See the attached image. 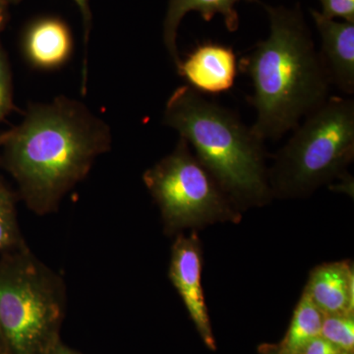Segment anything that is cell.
Instances as JSON below:
<instances>
[{"instance_id":"6da1fadb","label":"cell","mask_w":354,"mask_h":354,"mask_svg":"<svg viewBox=\"0 0 354 354\" xmlns=\"http://www.w3.org/2000/svg\"><path fill=\"white\" fill-rule=\"evenodd\" d=\"M109 127L76 100L60 95L32 104L9 130L2 165L15 179L32 213H55L62 198L88 176L95 158L111 150Z\"/></svg>"},{"instance_id":"7a4b0ae2","label":"cell","mask_w":354,"mask_h":354,"mask_svg":"<svg viewBox=\"0 0 354 354\" xmlns=\"http://www.w3.org/2000/svg\"><path fill=\"white\" fill-rule=\"evenodd\" d=\"M270 35L239 60L250 77L255 109L252 129L261 139L281 138L330 97V82L304 14L295 8L263 4Z\"/></svg>"},{"instance_id":"3957f363","label":"cell","mask_w":354,"mask_h":354,"mask_svg":"<svg viewBox=\"0 0 354 354\" xmlns=\"http://www.w3.org/2000/svg\"><path fill=\"white\" fill-rule=\"evenodd\" d=\"M164 124L193 147L230 200L262 204L269 198L264 140L232 109L184 85L167 100Z\"/></svg>"},{"instance_id":"277c9868","label":"cell","mask_w":354,"mask_h":354,"mask_svg":"<svg viewBox=\"0 0 354 354\" xmlns=\"http://www.w3.org/2000/svg\"><path fill=\"white\" fill-rule=\"evenodd\" d=\"M64 279L29 247L1 254L0 332L9 354H50L62 342Z\"/></svg>"},{"instance_id":"5b68a950","label":"cell","mask_w":354,"mask_h":354,"mask_svg":"<svg viewBox=\"0 0 354 354\" xmlns=\"http://www.w3.org/2000/svg\"><path fill=\"white\" fill-rule=\"evenodd\" d=\"M271 174L278 194L301 196L339 176L354 156V101L330 95L292 130Z\"/></svg>"},{"instance_id":"8992f818","label":"cell","mask_w":354,"mask_h":354,"mask_svg":"<svg viewBox=\"0 0 354 354\" xmlns=\"http://www.w3.org/2000/svg\"><path fill=\"white\" fill-rule=\"evenodd\" d=\"M143 181L169 234L232 218L230 198L183 138L171 153L144 172Z\"/></svg>"},{"instance_id":"52a82bcc","label":"cell","mask_w":354,"mask_h":354,"mask_svg":"<svg viewBox=\"0 0 354 354\" xmlns=\"http://www.w3.org/2000/svg\"><path fill=\"white\" fill-rule=\"evenodd\" d=\"M201 274L202 253L197 235H179L172 245L169 279L183 298L203 341L215 351L216 341L205 304Z\"/></svg>"},{"instance_id":"ba28073f","label":"cell","mask_w":354,"mask_h":354,"mask_svg":"<svg viewBox=\"0 0 354 354\" xmlns=\"http://www.w3.org/2000/svg\"><path fill=\"white\" fill-rule=\"evenodd\" d=\"M176 72L202 95H220L234 88L239 71L234 48L205 41L181 58Z\"/></svg>"},{"instance_id":"9c48e42d","label":"cell","mask_w":354,"mask_h":354,"mask_svg":"<svg viewBox=\"0 0 354 354\" xmlns=\"http://www.w3.org/2000/svg\"><path fill=\"white\" fill-rule=\"evenodd\" d=\"M322 39L320 57L330 85L346 95L354 94V23L337 22L310 10Z\"/></svg>"},{"instance_id":"30bf717a","label":"cell","mask_w":354,"mask_h":354,"mask_svg":"<svg viewBox=\"0 0 354 354\" xmlns=\"http://www.w3.org/2000/svg\"><path fill=\"white\" fill-rule=\"evenodd\" d=\"M22 50L32 68L50 71L64 66L73 50L68 26L57 18L35 21L24 32Z\"/></svg>"},{"instance_id":"8fae6325","label":"cell","mask_w":354,"mask_h":354,"mask_svg":"<svg viewBox=\"0 0 354 354\" xmlns=\"http://www.w3.org/2000/svg\"><path fill=\"white\" fill-rule=\"evenodd\" d=\"M353 283L348 263H329L312 272L305 291L324 315H353Z\"/></svg>"},{"instance_id":"7c38bea8","label":"cell","mask_w":354,"mask_h":354,"mask_svg":"<svg viewBox=\"0 0 354 354\" xmlns=\"http://www.w3.org/2000/svg\"><path fill=\"white\" fill-rule=\"evenodd\" d=\"M241 0H169V8L164 23V43L176 68L180 62V55L177 50V30L184 16L190 11L201 14L205 21L209 22L214 16L220 14L225 20L230 32L239 29V13L235 4ZM247 2H259V0H244Z\"/></svg>"},{"instance_id":"4fadbf2b","label":"cell","mask_w":354,"mask_h":354,"mask_svg":"<svg viewBox=\"0 0 354 354\" xmlns=\"http://www.w3.org/2000/svg\"><path fill=\"white\" fill-rule=\"evenodd\" d=\"M324 314L304 291L283 342V354H302L305 348L321 335Z\"/></svg>"},{"instance_id":"5bb4252c","label":"cell","mask_w":354,"mask_h":354,"mask_svg":"<svg viewBox=\"0 0 354 354\" xmlns=\"http://www.w3.org/2000/svg\"><path fill=\"white\" fill-rule=\"evenodd\" d=\"M17 195L0 180V253L14 252L26 248L16 211Z\"/></svg>"},{"instance_id":"9a60e30c","label":"cell","mask_w":354,"mask_h":354,"mask_svg":"<svg viewBox=\"0 0 354 354\" xmlns=\"http://www.w3.org/2000/svg\"><path fill=\"white\" fill-rule=\"evenodd\" d=\"M321 337L342 353H351L354 346L353 315H324Z\"/></svg>"},{"instance_id":"2e32d148","label":"cell","mask_w":354,"mask_h":354,"mask_svg":"<svg viewBox=\"0 0 354 354\" xmlns=\"http://www.w3.org/2000/svg\"><path fill=\"white\" fill-rule=\"evenodd\" d=\"M15 111L13 101L12 73L6 53L0 44V121Z\"/></svg>"},{"instance_id":"e0dca14e","label":"cell","mask_w":354,"mask_h":354,"mask_svg":"<svg viewBox=\"0 0 354 354\" xmlns=\"http://www.w3.org/2000/svg\"><path fill=\"white\" fill-rule=\"evenodd\" d=\"M323 11L329 19L341 18L346 22L354 23V0H320Z\"/></svg>"},{"instance_id":"ac0fdd59","label":"cell","mask_w":354,"mask_h":354,"mask_svg":"<svg viewBox=\"0 0 354 354\" xmlns=\"http://www.w3.org/2000/svg\"><path fill=\"white\" fill-rule=\"evenodd\" d=\"M341 349L337 348L332 342L319 335L310 342L305 348L302 354H342Z\"/></svg>"},{"instance_id":"d6986e66","label":"cell","mask_w":354,"mask_h":354,"mask_svg":"<svg viewBox=\"0 0 354 354\" xmlns=\"http://www.w3.org/2000/svg\"><path fill=\"white\" fill-rule=\"evenodd\" d=\"M77 6L80 9L82 14L84 32H85V48H87L88 41V34H90L91 22H92V14H91L90 6H88V0H74Z\"/></svg>"},{"instance_id":"ffe728a7","label":"cell","mask_w":354,"mask_h":354,"mask_svg":"<svg viewBox=\"0 0 354 354\" xmlns=\"http://www.w3.org/2000/svg\"><path fill=\"white\" fill-rule=\"evenodd\" d=\"M50 354H82L74 349L70 348L69 346H65L64 342H60L59 344L55 346V349Z\"/></svg>"},{"instance_id":"44dd1931","label":"cell","mask_w":354,"mask_h":354,"mask_svg":"<svg viewBox=\"0 0 354 354\" xmlns=\"http://www.w3.org/2000/svg\"><path fill=\"white\" fill-rule=\"evenodd\" d=\"M6 19V0H0V30Z\"/></svg>"},{"instance_id":"7402d4cb","label":"cell","mask_w":354,"mask_h":354,"mask_svg":"<svg viewBox=\"0 0 354 354\" xmlns=\"http://www.w3.org/2000/svg\"><path fill=\"white\" fill-rule=\"evenodd\" d=\"M0 354H9L6 342H4L3 337H2L1 332H0Z\"/></svg>"},{"instance_id":"603a6c76","label":"cell","mask_w":354,"mask_h":354,"mask_svg":"<svg viewBox=\"0 0 354 354\" xmlns=\"http://www.w3.org/2000/svg\"><path fill=\"white\" fill-rule=\"evenodd\" d=\"M7 137H8V131L3 132L0 134V149H1L2 146H3L4 143H6Z\"/></svg>"},{"instance_id":"cb8c5ba5","label":"cell","mask_w":354,"mask_h":354,"mask_svg":"<svg viewBox=\"0 0 354 354\" xmlns=\"http://www.w3.org/2000/svg\"><path fill=\"white\" fill-rule=\"evenodd\" d=\"M6 2H8V1H18V0H6Z\"/></svg>"},{"instance_id":"d4e9b609","label":"cell","mask_w":354,"mask_h":354,"mask_svg":"<svg viewBox=\"0 0 354 354\" xmlns=\"http://www.w3.org/2000/svg\"><path fill=\"white\" fill-rule=\"evenodd\" d=\"M342 354H351V353H342Z\"/></svg>"}]
</instances>
